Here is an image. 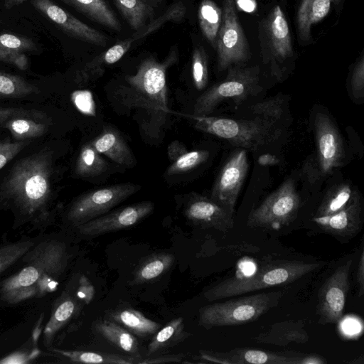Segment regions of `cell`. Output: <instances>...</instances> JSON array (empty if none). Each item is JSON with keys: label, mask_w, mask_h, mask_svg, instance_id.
Returning a JSON list of instances; mask_svg holds the SVG:
<instances>
[{"label": "cell", "mask_w": 364, "mask_h": 364, "mask_svg": "<svg viewBox=\"0 0 364 364\" xmlns=\"http://www.w3.org/2000/svg\"><path fill=\"white\" fill-rule=\"evenodd\" d=\"M71 101L82 114L90 117L96 115L95 102L92 93L90 90H80L73 92Z\"/></svg>", "instance_id": "ee69618b"}, {"label": "cell", "mask_w": 364, "mask_h": 364, "mask_svg": "<svg viewBox=\"0 0 364 364\" xmlns=\"http://www.w3.org/2000/svg\"><path fill=\"white\" fill-rule=\"evenodd\" d=\"M61 233L44 232L40 240L0 281V306L53 301L60 292L73 257Z\"/></svg>", "instance_id": "6da1fadb"}, {"label": "cell", "mask_w": 364, "mask_h": 364, "mask_svg": "<svg viewBox=\"0 0 364 364\" xmlns=\"http://www.w3.org/2000/svg\"><path fill=\"white\" fill-rule=\"evenodd\" d=\"M113 1L122 15L133 29L139 30L154 16V9L141 0Z\"/></svg>", "instance_id": "d590c367"}, {"label": "cell", "mask_w": 364, "mask_h": 364, "mask_svg": "<svg viewBox=\"0 0 364 364\" xmlns=\"http://www.w3.org/2000/svg\"><path fill=\"white\" fill-rule=\"evenodd\" d=\"M133 41H134L132 38L119 41L105 53L87 63L81 73V79L87 80L100 76L104 71L103 66L117 63L127 52Z\"/></svg>", "instance_id": "1f68e13d"}, {"label": "cell", "mask_w": 364, "mask_h": 364, "mask_svg": "<svg viewBox=\"0 0 364 364\" xmlns=\"http://www.w3.org/2000/svg\"><path fill=\"white\" fill-rule=\"evenodd\" d=\"M235 4L240 10L252 13L257 9V3L255 0H234Z\"/></svg>", "instance_id": "f5cc1de1"}, {"label": "cell", "mask_w": 364, "mask_h": 364, "mask_svg": "<svg viewBox=\"0 0 364 364\" xmlns=\"http://www.w3.org/2000/svg\"><path fill=\"white\" fill-rule=\"evenodd\" d=\"M92 20L117 31L121 25L113 11L104 0H62Z\"/></svg>", "instance_id": "f546056e"}, {"label": "cell", "mask_w": 364, "mask_h": 364, "mask_svg": "<svg viewBox=\"0 0 364 364\" xmlns=\"http://www.w3.org/2000/svg\"><path fill=\"white\" fill-rule=\"evenodd\" d=\"M38 51L36 43L26 36L0 33V61L24 70L28 66V55Z\"/></svg>", "instance_id": "7402d4cb"}, {"label": "cell", "mask_w": 364, "mask_h": 364, "mask_svg": "<svg viewBox=\"0 0 364 364\" xmlns=\"http://www.w3.org/2000/svg\"><path fill=\"white\" fill-rule=\"evenodd\" d=\"M27 116L40 119L41 112L21 108H0V124L13 117Z\"/></svg>", "instance_id": "c3c4849f"}, {"label": "cell", "mask_w": 364, "mask_h": 364, "mask_svg": "<svg viewBox=\"0 0 364 364\" xmlns=\"http://www.w3.org/2000/svg\"><path fill=\"white\" fill-rule=\"evenodd\" d=\"M357 282L358 285V295L363 296L364 293V251L361 250L358 268L357 272Z\"/></svg>", "instance_id": "816d5d0a"}, {"label": "cell", "mask_w": 364, "mask_h": 364, "mask_svg": "<svg viewBox=\"0 0 364 364\" xmlns=\"http://www.w3.org/2000/svg\"><path fill=\"white\" fill-rule=\"evenodd\" d=\"M183 212L189 221L203 228L227 231L235 225L233 213L211 198L196 193L189 195Z\"/></svg>", "instance_id": "e0dca14e"}, {"label": "cell", "mask_w": 364, "mask_h": 364, "mask_svg": "<svg viewBox=\"0 0 364 364\" xmlns=\"http://www.w3.org/2000/svg\"><path fill=\"white\" fill-rule=\"evenodd\" d=\"M319 263L279 261L268 264L250 275L225 279L203 293L208 301L242 295L275 286L290 284L315 271Z\"/></svg>", "instance_id": "277c9868"}, {"label": "cell", "mask_w": 364, "mask_h": 364, "mask_svg": "<svg viewBox=\"0 0 364 364\" xmlns=\"http://www.w3.org/2000/svg\"><path fill=\"white\" fill-rule=\"evenodd\" d=\"M299 206L295 183L288 178L250 213L247 225L250 228H279L296 218Z\"/></svg>", "instance_id": "30bf717a"}, {"label": "cell", "mask_w": 364, "mask_h": 364, "mask_svg": "<svg viewBox=\"0 0 364 364\" xmlns=\"http://www.w3.org/2000/svg\"><path fill=\"white\" fill-rule=\"evenodd\" d=\"M83 304L76 294L73 277L52 301L50 317L42 331L43 347L48 350L55 346L63 330L75 318Z\"/></svg>", "instance_id": "9a60e30c"}, {"label": "cell", "mask_w": 364, "mask_h": 364, "mask_svg": "<svg viewBox=\"0 0 364 364\" xmlns=\"http://www.w3.org/2000/svg\"><path fill=\"white\" fill-rule=\"evenodd\" d=\"M109 320L125 328L139 337H148L154 334L160 328V323L146 317L141 312L133 309H123L109 314Z\"/></svg>", "instance_id": "83f0119b"}, {"label": "cell", "mask_w": 364, "mask_h": 364, "mask_svg": "<svg viewBox=\"0 0 364 364\" xmlns=\"http://www.w3.org/2000/svg\"><path fill=\"white\" fill-rule=\"evenodd\" d=\"M198 21L204 36L215 48L222 22V10L214 1L203 0L198 8Z\"/></svg>", "instance_id": "836d02e7"}, {"label": "cell", "mask_w": 364, "mask_h": 364, "mask_svg": "<svg viewBox=\"0 0 364 364\" xmlns=\"http://www.w3.org/2000/svg\"><path fill=\"white\" fill-rule=\"evenodd\" d=\"M107 168V162L90 142L82 146L75 167V173L78 176L83 178L97 176L105 172Z\"/></svg>", "instance_id": "d6a6232c"}, {"label": "cell", "mask_w": 364, "mask_h": 364, "mask_svg": "<svg viewBox=\"0 0 364 364\" xmlns=\"http://www.w3.org/2000/svg\"><path fill=\"white\" fill-rule=\"evenodd\" d=\"M192 75L196 89H205L208 81V65L205 52L200 48H196L193 53Z\"/></svg>", "instance_id": "b9f144b4"}, {"label": "cell", "mask_w": 364, "mask_h": 364, "mask_svg": "<svg viewBox=\"0 0 364 364\" xmlns=\"http://www.w3.org/2000/svg\"><path fill=\"white\" fill-rule=\"evenodd\" d=\"M50 353L65 361L73 363L88 364H132L137 363L131 355H122L80 350H64L52 347Z\"/></svg>", "instance_id": "cb8c5ba5"}, {"label": "cell", "mask_w": 364, "mask_h": 364, "mask_svg": "<svg viewBox=\"0 0 364 364\" xmlns=\"http://www.w3.org/2000/svg\"><path fill=\"white\" fill-rule=\"evenodd\" d=\"M209 154L206 150L187 151L171 162L166 174L173 176L191 171L204 163L208 159Z\"/></svg>", "instance_id": "ab89813d"}, {"label": "cell", "mask_w": 364, "mask_h": 364, "mask_svg": "<svg viewBox=\"0 0 364 364\" xmlns=\"http://www.w3.org/2000/svg\"><path fill=\"white\" fill-rule=\"evenodd\" d=\"M352 262L349 259L338 266L320 289L316 306L320 323L335 324L340 321L349 289V272Z\"/></svg>", "instance_id": "4fadbf2b"}, {"label": "cell", "mask_w": 364, "mask_h": 364, "mask_svg": "<svg viewBox=\"0 0 364 364\" xmlns=\"http://www.w3.org/2000/svg\"><path fill=\"white\" fill-rule=\"evenodd\" d=\"M258 162L260 165H273L278 162V159L275 156L266 154L259 156Z\"/></svg>", "instance_id": "db71d44e"}, {"label": "cell", "mask_w": 364, "mask_h": 364, "mask_svg": "<svg viewBox=\"0 0 364 364\" xmlns=\"http://www.w3.org/2000/svg\"><path fill=\"white\" fill-rule=\"evenodd\" d=\"M247 170L246 149L239 148L227 159L212 188L210 198L233 214Z\"/></svg>", "instance_id": "5bb4252c"}, {"label": "cell", "mask_w": 364, "mask_h": 364, "mask_svg": "<svg viewBox=\"0 0 364 364\" xmlns=\"http://www.w3.org/2000/svg\"><path fill=\"white\" fill-rule=\"evenodd\" d=\"M314 128L316 150L304 166V172L313 182L331 174L343 165L345 158L341 135L327 114L319 112L316 114Z\"/></svg>", "instance_id": "52a82bcc"}, {"label": "cell", "mask_w": 364, "mask_h": 364, "mask_svg": "<svg viewBox=\"0 0 364 364\" xmlns=\"http://www.w3.org/2000/svg\"><path fill=\"white\" fill-rule=\"evenodd\" d=\"M355 193L356 191L348 183L332 188L323 198L315 217H325L337 213L350 201Z\"/></svg>", "instance_id": "8d00e7d4"}, {"label": "cell", "mask_w": 364, "mask_h": 364, "mask_svg": "<svg viewBox=\"0 0 364 364\" xmlns=\"http://www.w3.org/2000/svg\"><path fill=\"white\" fill-rule=\"evenodd\" d=\"M309 339L302 321H288L272 324L268 330L258 334L255 340L258 343L284 347L290 343H305Z\"/></svg>", "instance_id": "603a6c76"}, {"label": "cell", "mask_w": 364, "mask_h": 364, "mask_svg": "<svg viewBox=\"0 0 364 364\" xmlns=\"http://www.w3.org/2000/svg\"><path fill=\"white\" fill-rule=\"evenodd\" d=\"M32 6L68 35L87 43L105 46L107 38L51 0H31Z\"/></svg>", "instance_id": "ac0fdd59"}, {"label": "cell", "mask_w": 364, "mask_h": 364, "mask_svg": "<svg viewBox=\"0 0 364 364\" xmlns=\"http://www.w3.org/2000/svg\"><path fill=\"white\" fill-rule=\"evenodd\" d=\"M188 150L185 145L176 140L172 141L168 146V156L171 161H173L178 157L185 154Z\"/></svg>", "instance_id": "f907efd6"}, {"label": "cell", "mask_w": 364, "mask_h": 364, "mask_svg": "<svg viewBox=\"0 0 364 364\" xmlns=\"http://www.w3.org/2000/svg\"><path fill=\"white\" fill-rule=\"evenodd\" d=\"M4 6L7 9H10L16 6L21 4L26 0H4Z\"/></svg>", "instance_id": "9f6ffc18"}, {"label": "cell", "mask_w": 364, "mask_h": 364, "mask_svg": "<svg viewBox=\"0 0 364 364\" xmlns=\"http://www.w3.org/2000/svg\"><path fill=\"white\" fill-rule=\"evenodd\" d=\"M257 68H231L225 79L200 95L193 107L194 117L208 116L221 102L240 104L259 89Z\"/></svg>", "instance_id": "ba28073f"}, {"label": "cell", "mask_w": 364, "mask_h": 364, "mask_svg": "<svg viewBox=\"0 0 364 364\" xmlns=\"http://www.w3.org/2000/svg\"><path fill=\"white\" fill-rule=\"evenodd\" d=\"M96 331L117 348L139 358L138 341L133 333L123 326L109 319H105L95 324Z\"/></svg>", "instance_id": "4316f807"}, {"label": "cell", "mask_w": 364, "mask_h": 364, "mask_svg": "<svg viewBox=\"0 0 364 364\" xmlns=\"http://www.w3.org/2000/svg\"><path fill=\"white\" fill-rule=\"evenodd\" d=\"M173 62V57L164 63L151 57L144 60L134 75L125 77L126 85L118 94L123 105L139 111L142 131L154 139L161 135L170 113L166 75Z\"/></svg>", "instance_id": "3957f363"}, {"label": "cell", "mask_w": 364, "mask_h": 364, "mask_svg": "<svg viewBox=\"0 0 364 364\" xmlns=\"http://www.w3.org/2000/svg\"><path fill=\"white\" fill-rule=\"evenodd\" d=\"M309 355H282L260 350L237 348L226 353L201 351L203 363L250 364H306Z\"/></svg>", "instance_id": "d6986e66"}, {"label": "cell", "mask_w": 364, "mask_h": 364, "mask_svg": "<svg viewBox=\"0 0 364 364\" xmlns=\"http://www.w3.org/2000/svg\"><path fill=\"white\" fill-rule=\"evenodd\" d=\"M186 14V6L182 2H178L172 5L166 12L157 19L151 21V23L146 26L144 29L135 33L131 38L134 40L141 39L150 33L158 29L166 21H181Z\"/></svg>", "instance_id": "60d3db41"}, {"label": "cell", "mask_w": 364, "mask_h": 364, "mask_svg": "<svg viewBox=\"0 0 364 364\" xmlns=\"http://www.w3.org/2000/svg\"><path fill=\"white\" fill-rule=\"evenodd\" d=\"M263 28L264 61L269 63L272 75L279 79L285 72L284 63L293 56L289 28L279 6L269 14Z\"/></svg>", "instance_id": "7c38bea8"}, {"label": "cell", "mask_w": 364, "mask_h": 364, "mask_svg": "<svg viewBox=\"0 0 364 364\" xmlns=\"http://www.w3.org/2000/svg\"><path fill=\"white\" fill-rule=\"evenodd\" d=\"M314 221L329 234L340 237H353L362 226V205L358 193L341 210L325 217H314Z\"/></svg>", "instance_id": "ffe728a7"}, {"label": "cell", "mask_w": 364, "mask_h": 364, "mask_svg": "<svg viewBox=\"0 0 364 364\" xmlns=\"http://www.w3.org/2000/svg\"><path fill=\"white\" fill-rule=\"evenodd\" d=\"M195 128L228 141L244 149L257 150L279 135L273 121L255 116L252 119H230L217 117H195Z\"/></svg>", "instance_id": "5b68a950"}, {"label": "cell", "mask_w": 364, "mask_h": 364, "mask_svg": "<svg viewBox=\"0 0 364 364\" xmlns=\"http://www.w3.org/2000/svg\"><path fill=\"white\" fill-rule=\"evenodd\" d=\"M77 296L84 304L88 305L95 296V288L90 280L83 274L73 277Z\"/></svg>", "instance_id": "f6af8a7d"}, {"label": "cell", "mask_w": 364, "mask_h": 364, "mask_svg": "<svg viewBox=\"0 0 364 364\" xmlns=\"http://www.w3.org/2000/svg\"><path fill=\"white\" fill-rule=\"evenodd\" d=\"M33 117L20 116L5 121L0 125L6 128L16 141H25L42 136L47 131L45 124ZM38 119V118H36Z\"/></svg>", "instance_id": "e575fe53"}, {"label": "cell", "mask_w": 364, "mask_h": 364, "mask_svg": "<svg viewBox=\"0 0 364 364\" xmlns=\"http://www.w3.org/2000/svg\"><path fill=\"white\" fill-rule=\"evenodd\" d=\"M43 319L42 316L40 323L33 331V335L29 338L28 342L26 343L23 347L18 348L17 351L1 358L0 363H32L34 359L40 356L41 350L38 348L37 343L42 335Z\"/></svg>", "instance_id": "f35d334b"}, {"label": "cell", "mask_w": 364, "mask_h": 364, "mask_svg": "<svg viewBox=\"0 0 364 364\" xmlns=\"http://www.w3.org/2000/svg\"><path fill=\"white\" fill-rule=\"evenodd\" d=\"M189 335L185 331L183 318H173L154 333L147 346V355H152L170 348L185 340Z\"/></svg>", "instance_id": "f1b7e54d"}, {"label": "cell", "mask_w": 364, "mask_h": 364, "mask_svg": "<svg viewBox=\"0 0 364 364\" xmlns=\"http://www.w3.org/2000/svg\"><path fill=\"white\" fill-rule=\"evenodd\" d=\"M51 151L44 149L19 160L0 188V210L11 211L12 228L44 233L55 220Z\"/></svg>", "instance_id": "7a4b0ae2"}, {"label": "cell", "mask_w": 364, "mask_h": 364, "mask_svg": "<svg viewBox=\"0 0 364 364\" xmlns=\"http://www.w3.org/2000/svg\"><path fill=\"white\" fill-rule=\"evenodd\" d=\"M185 357L184 354H168L161 355L154 358H149L138 360L137 363L140 364H159L166 363H181Z\"/></svg>", "instance_id": "681fc988"}, {"label": "cell", "mask_w": 364, "mask_h": 364, "mask_svg": "<svg viewBox=\"0 0 364 364\" xmlns=\"http://www.w3.org/2000/svg\"><path fill=\"white\" fill-rule=\"evenodd\" d=\"M139 188V185L123 183L87 192L70 205L64 220L73 228L108 213Z\"/></svg>", "instance_id": "9c48e42d"}, {"label": "cell", "mask_w": 364, "mask_h": 364, "mask_svg": "<svg viewBox=\"0 0 364 364\" xmlns=\"http://www.w3.org/2000/svg\"><path fill=\"white\" fill-rule=\"evenodd\" d=\"M282 296V291H271L209 304L199 310L198 323L206 329L245 324L277 306Z\"/></svg>", "instance_id": "8992f818"}, {"label": "cell", "mask_w": 364, "mask_h": 364, "mask_svg": "<svg viewBox=\"0 0 364 364\" xmlns=\"http://www.w3.org/2000/svg\"><path fill=\"white\" fill-rule=\"evenodd\" d=\"M345 330L349 333H354L359 331V325L354 321L349 320L346 321L344 325Z\"/></svg>", "instance_id": "11a10c76"}, {"label": "cell", "mask_w": 364, "mask_h": 364, "mask_svg": "<svg viewBox=\"0 0 364 364\" xmlns=\"http://www.w3.org/2000/svg\"><path fill=\"white\" fill-rule=\"evenodd\" d=\"M28 144L27 140L0 142V169L13 159Z\"/></svg>", "instance_id": "bcb514c9"}, {"label": "cell", "mask_w": 364, "mask_h": 364, "mask_svg": "<svg viewBox=\"0 0 364 364\" xmlns=\"http://www.w3.org/2000/svg\"><path fill=\"white\" fill-rule=\"evenodd\" d=\"M43 233L31 237L23 235L16 241L4 239L0 242V281L41 238Z\"/></svg>", "instance_id": "484cf974"}, {"label": "cell", "mask_w": 364, "mask_h": 364, "mask_svg": "<svg viewBox=\"0 0 364 364\" xmlns=\"http://www.w3.org/2000/svg\"><path fill=\"white\" fill-rule=\"evenodd\" d=\"M283 104L284 99L277 95L255 105L251 112L255 116L276 122L283 112Z\"/></svg>", "instance_id": "7bdbcfd3"}, {"label": "cell", "mask_w": 364, "mask_h": 364, "mask_svg": "<svg viewBox=\"0 0 364 364\" xmlns=\"http://www.w3.org/2000/svg\"><path fill=\"white\" fill-rule=\"evenodd\" d=\"M154 208L152 202L142 201L107 213L73 228L80 235L98 236L132 227L149 215Z\"/></svg>", "instance_id": "2e32d148"}, {"label": "cell", "mask_w": 364, "mask_h": 364, "mask_svg": "<svg viewBox=\"0 0 364 364\" xmlns=\"http://www.w3.org/2000/svg\"><path fill=\"white\" fill-rule=\"evenodd\" d=\"M38 92L37 87L21 76L0 70V98H20Z\"/></svg>", "instance_id": "74e56055"}, {"label": "cell", "mask_w": 364, "mask_h": 364, "mask_svg": "<svg viewBox=\"0 0 364 364\" xmlns=\"http://www.w3.org/2000/svg\"><path fill=\"white\" fill-rule=\"evenodd\" d=\"M339 0H302L297 12V26L300 38H310L311 26L321 21L329 12L332 3Z\"/></svg>", "instance_id": "d4e9b609"}, {"label": "cell", "mask_w": 364, "mask_h": 364, "mask_svg": "<svg viewBox=\"0 0 364 364\" xmlns=\"http://www.w3.org/2000/svg\"><path fill=\"white\" fill-rule=\"evenodd\" d=\"M175 256L161 252L151 255L146 258L134 273V284H144L154 281L166 273L172 267Z\"/></svg>", "instance_id": "4dcf8cb0"}, {"label": "cell", "mask_w": 364, "mask_h": 364, "mask_svg": "<svg viewBox=\"0 0 364 364\" xmlns=\"http://www.w3.org/2000/svg\"><path fill=\"white\" fill-rule=\"evenodd\" d=\"M90 144L98 153L119 165L131 167L135 164L136 160L129 145L121 134L112 127H105Z\"/></svg>", "instance_id": "44dd1931"}, {"label": "cell", "mask_w": 364, "mask_h": 364, "mask_svg": "<svg viewBox=\"0 0 364 364\" xmlns=\"http://www.w3.org/2000/svg\"><path fill=\"white\" fill-rule=\"evenodd\" d=\"M350 86L355 98L358 100L363 99L364 94V58L363 55L353 69Z\"/></svg>", "instance_id": "7dc6e473"}, {"label": "cell", "mask_w": 364, "mask_h": 364, "mask_svg": "<svg viewBox=\"0 0 364 364\" xmlns=\"http://www.w3.org/2000/svg\"><path fill=\"white\" fill-rule=\"evenodd\" d=\"M218 66L224 70L250 58V50L239 22L234 0H223L222 22L216 46Z\"/></svg>", "instance_id": "8fae6325"}]
</instances>
